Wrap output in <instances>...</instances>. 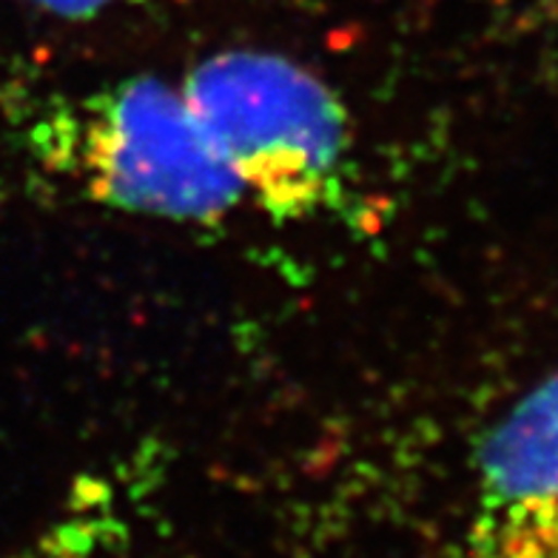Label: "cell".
<instances>
[{
	"label": "cell",
	"mask_w": 558,
	"mask_h": 558,
	"mask_svg": "<svg viewBox=\"0 0 558 558\" xmlns=\"http://www.w3.org/2000/svg\"><path fill=\"white\" fill-rule=\"evenodd\" d=\"M478 505L482 558H558V371L487 436Z\"/></svg>",
	"instance_id": "cell-3"
},
{
	"label": "cell",
	"mask_w": 558,
	"mask_h": 558,
	"mask_svg": "<svg viewBox=\"0 0 558 558\" xmlns=\"http://www.w3.org/2000/svg\"><path fill=\"white\" fill-rule=\"evenodd\" d=\"M63 140L74 180L109 208L211 226L245 199L180 83H111L69 114Z\"/></svg>",
	"instance_id": "cell-2"
},
{
	"label": "cell",
	"mask_w": 558,
	"mask_h": 558,
	"mask_svg": "<svg viewBox=\"0 0 558 558\" xmlns=\"http://www.w3.org/2000/svg\"><path fill=\"white\" fill-rule=\"evenodd\" d=\"M180 86L245 199L274 220H311L342 203L348 114L314 72L277 52L228 49L199 60Z\"/></svg>",
	"instance_id": "cell-1"
},
{
	"label": "cell",
	"mask_w": 558,
	"mask_h": 558,
	"mask_svg": "<svg viewBox=\"0 0 558 558\" xmlns=\"http://www.w3.org/2000/svg\"><path fill=\"white\" fill-rule=\"evenodd\" d=\"M21 3H29V7L44 9V12H52L58 17H95L104 15L114 7H125V3H137V0H21Z\"/></svg>",
	"instance_id": "cell-4"
}]
</instances>
